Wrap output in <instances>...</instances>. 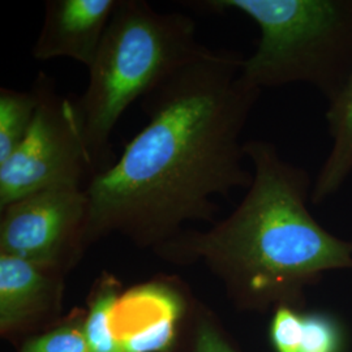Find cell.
Masks as SVG:
<instances>
[{"mask_svg":"<svg viewBox=\"0 0 352 352\" xmlns=\"http://www.w3.org/2000/svg\"><path fill=\"white\" fill-rule=\"evenodd\" d=\"M206 49L187 14L158 12L144 0H119L88 68V87L76 100L97 174L116 161L111 135L126 109Z\"/></svg>","mask_w":352,"mask_h":352,"instance_id":"obj_3","label":"cell"},{"mask_svg":"<svg viewBox=\"0 0 352 352\" xmlns=\"http://www.w3.org/2000/svg\"><path fill=\"white\" fill-rule=\"evenodd\" d=\"M120 295L119 282L103 274L89 296L88 315L84 318V336L88 352H124L113 334L111 314Z\"/></svg>","mask_w":352,"mask_h":352,"instance_id":"obj_11","label":"cell"},{"mask_svg":"<svg viewBox=\"0 0 352 352\" xmlns=\"http://www.w3.org/2000/svg\"><path fill=\"white\" fill-rule=\"evenodd\" d=\"M65 274L0 254V330L8 336L59 311Z\"/></svg>","mask_w":352,"mask_h":352,"instance_id":"obj_9","label":"cell"},{"mask_svg":"<svg viewBox=\"0 0 352 352\" xmlns=\"http://www.w3.org/2000/svg\"><path fill=\"white\" fill-rule=\"evenodd\" d=\"M342 330L338 322L325 314L302 315L300 352H342Z\"/></svg>","mask_w":352,"mask_h":352,"instance_id":"obj_14","label":"cell"},{"mask_svg":"<svg viewBox=\"0 0 352 352\" xmlns=\"http://www.w3.org/2000/svg\"><path fill=\"white\" fill-rule=\"evenodd\" d=\"M39 96L32 90L0 89V164L6 162L25 139L37 113Z\"/></svg>","mask_w":352,"mask_h":352,"instance_id":"obj_13","label":"cell"},{"mask_svg":"<svg viewBox=\"0 0 352 352\" xmlns=\"http://www.w3.org/2000/svg\"><path fill=\"white\" fill-rule=\"evenodd\" d=\"M34 88L39 103L32 126L12 155L0 164V210L43 189H87L97 174L76 100L62 96L43 74Z\"/></svg>","mask_w":352,"mask_h":352,"instance_id":"obj_5","label":"cell"},{"mask_svg":"<svg viewBox=\"0 0 352 352\" xmlns=\"http://www.w3.org/2000/svg\"><path fill=\"white\" fill-rule=\"evenodd\" d=\"M171 352H239L221 321L195 298Z\"/></svg>","mask_w":352,"mask_h":352,"instance_id":"obj_12","label":"cell"},{"mask_svg":"<svg viewBox=\"0 0 352 352\" xmlns=\"http://www.w3.org/2000/svg\"><path fill=\"white\" fill-rule=\"evenodd\" d=\"M251 186L235 210L206 230H183L155 250L171 264L202 263L238 309L296 308L330 272L352 270V240L316 221L314 180L265 140L245 141Z\"/></svg>","mask_w":352,"mask_h":352,"instance_id":"obj_2","label":"cell"},{"mask_svg":"<svg viewBox=\"0 0 352 352\" xmlns=\"http://www.w3.org/2000/svg\"><path fill=\"white\" fill-rule=\"evenodd\" d=\"M243 63L206 49L142 98L145 126L87 187L85 251L113 234L155 251L187 223H213L215 196L250 188L243 133L263 90Z\"/></svg>","mask_w":352,"mask_h":352,"instance_id":"obj_1","label":"cell"},{"mask_svg":"<svg viewBox=\"0 0 352 352\" xmlns=\"http://www.w3.org/2000/svg\"><path fill=\"white\" fill-rule=\"evenodd\" d=\"M119 0H49L32 49L37 60L74 59L89 68Z\"/></svg>","mask_w":352,"mask_h":352,"instance_id":"obj_8","label":"cell"},{"mask_svg":"<svg viewBox=\"0 0 352 352\" xmlns=\"http://www.w3.org/2000/svg\"><path fill=\"white\" fill-rule=\"evenodd\" d=\"M302 315L296 308L280 307L270 324V340L276 352H300Z\"/></svg>","mask_w":352,"mask_h":352,"instance_id":"obj_16","label":"cell"},{"mask_svg":"<svg viewBox=\"0 0 352 352\" xmlns=\"http://www.w3.org/2000/svg\"><path fill=\"white\" fill-rule=\"evenodd\" d=\"M21 352H88L84 321L74 320L24 343Z\"/></svg>","mask_w":352,"mask_h":352,"instance_id":"obj_15","label":"cell"},{"mask_svg":"<svg viewBox=\"0 0 352 352\" xmlns=\"http://www.w3.org/2000/svg\"><path fill=\"white\" fill-rule=\"evenodd\" d=\"M192 295L175 278L158 277L122 292L111 327L124 352H171Z\"/></svg>","mask_w":352,"mask_h":352,"instance_id":"obj_7","label":"cell"},{"mask_svg":"<svg viewBox=\"0 0 352 352\" xmlns=\"http://www.w3.org/2000/svg\"><path fill=\"white\" fill-rule=\"evenodd\" d=\"M196 7L239 12L260 39L243 71L256 88L305 84L327 103L352 75V0H208Z\"/></svg>","mask_w":352,"mask_h":352,"instance_id":"obj_4","label":"cell"},{"mask_svg":"<svg viewBox=\"0 0 352 352\" xmlns=\"http://www.w3.org/2000/svg\"><path fill=\"white\" fill-rule=\"evenodd\" d=\"M87 189L54 187L0 210V254L67 274L85 253Z\"/></svg>","mask_w":352,"mask_h":352,"instance_id":"obj_6","label":"cell"},{"mask_svg":"<svg viewBox=\"0 0 352 352\" xmlns=\"http://www.w3.org/2000/svg\"><path fill=\"white\" fill-rule=\"evenodd\" d=\"M325 120L331 144L314 180V205L334 197L352 175V75L340 94L327 103Z\"/></svg>","mask_w":352,"mask_h":352,"instance_id":"obj_10","label":"cell"}]
</instances>
